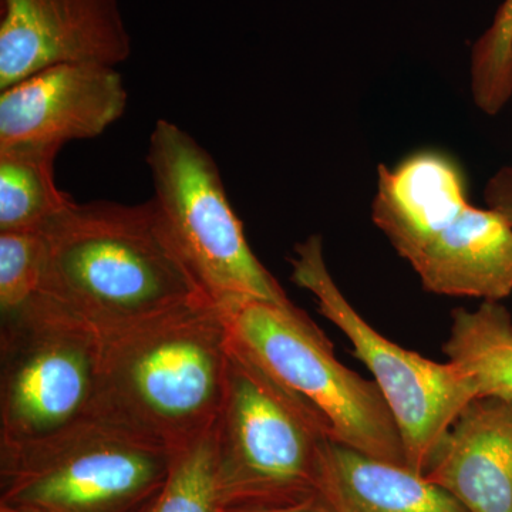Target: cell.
Instances as JSON below:
<instances>
[{
  "label": "cell",
  "instance_id": "cell-16",
  "mask_svg": "<svg viewBox=\"0 0 512 512\" xmlns=\"http://www.w3.org/2000/svg\"><path fill=\"white\" fill-rule=\"evenodd\" d=\"M471 96L478 110L497 116L512 99V0H504L491 25L471 47Z\"/></svg>",
  "mask_w": 512,
  "mask_h": 512
},
{
  "label": "cell",
  "instance_id": "cell-21",
  "mask_svg": "<svg viewBox=\"0 0 512 512\" xmlns=\"http://www.w3.org/2000/svg\"><path fill=\"white\" fill-rule=\"evenodd\" d=\"M0 512H28L15 510V508L6 507V505H0Z\"/></svg>",
  "mask_w": 512,
  "mask_h": 512
},
{
  "label": "cell",
  "instance_id": "cell-15",
  "mask_svg": "<svg viewBox=\"0 0 512 512\" xmlns=\"http://www.w3.org/2000/svg\"><path fill=\"white\" fill-rule=\"evenodd\" d=\"M443 350L468 377L477 397L512 399V318L500 302L457 309ZM476 397V399H477Z\"/></svg>",
  "mask_w": 512,
  "mask_h": 512
},
{
  "label": "cell",
  "instance_id": "cell-2",
  "mask_svg": "<svg viewBox=\"0 0 512 512\" xmlns=\"http://www.w3.org/2000/svg\"><path fill=\"white\" fill-rule=\"evenodd\" d=\"M104 340L92 416L173 451L214 430L232 350L221 306L202 299Z\"/></svg>",
  "mask_w": 512,
  "mask_h": 512
},
{
  "label": "cell",
  "instance_id": "cell-3",
  "mask_svg": "<svg viewBox=\"0 0 512 512\" xmlns=\"http://www.w3.org/2000/svg\"><path fill=\"white\" fill-rule=\"evenodd\" d=\"M372 220L426 291L501 302L512 293V227L468 200L460 165L423 150L377 168Z\"/></svg>",
  "mask_w": 512,
  "mask_h": 512
},
{
  "label": "cell",
  "instance_id": "cell-7",
  "mask_svg": "<svg viewBox=\"0 0 512 512\" xmlns=\"http://www.w3.org/2000/svg\"><path fill=\"white\" fill-rule=\"evenodd\" d=\"M227 312L234 345L318 414L330 440L406 466L399 427L375 380L342 365L302 309L249 301Z\"/></svg>",
  "mask_w": 512,
  "mask_h": 512
},
{
  "label": "cell",
  "instance_id": "cell-19",
  "mask_svg": "<svg viewBox=\"0 0 512 512\" xmlns=\"http://www.w3.org/2000/svg\"><path fill=\"white\" fill-rule=\"evenodd\" d=\"M487 207L503 215L512 227V165L500 168L484 188Z\"/></svg>",
  "mask_w": 512,
  "mask_h": 512
},
{
  "label": "cell",
  "instance_id": "cell-10",
  "mask_svg": "<svg viewBox=\"0 0 512 512\" xmlns=\"http://www.w3.org/2000/svg\"><path fill=\"white\" fill-rule=\"evenodd\" d=\"M0 2V90L56 64L117 67L133 52L119 0Z\"/></svg>",
  "mask_w": 512,
  "mask_h": 512
},
{
  "label": "cell",
  "instance_id": "cell-6",
  "mask_svg": "<svg viewBox=\"0 0 512 512\" xmlns=\"http://www.w3.org/2000/svg\"><path fill=\"white\" fill-rule=\"evenodd\" d=\"M147 165L158 217L212 302L224 311L249 301L295 305L249 247L220 168L191 134L158 120Z\"/></svg>",
  "mask_w": 512,
  "mask_h": 512
},
{
  "label": "cell",
  "instance_id": "cell-14",
  "mask_svg": "<svg viewBox=\"0 0 512 512\" xmlns=\"http://www.w3.org/2000/svg\"><path fill=\"white\" fill-rule=\"evenodd\" d=\"M47 144L0 146V232H45L73 200L59 190Z\"/></svg>",
  "mask_w": 512,
  "mask_h": 512
},
{
  "label": "cell",
  "instance_id": "cell-12",
  "mask_svg": "<svg viewBox=\"0 0 512 512\" xmlns=\"http://www.w3.org/2000/svg\"><path fill=\"white\" fill-rule=\"evenodd\" d=\"M468 512H512V399L461 410L426 473Z\"/></svg>",
  "mask_w": 512,
  "mask_h": 512
},
{
  "label": "cell",
  "instance_id": "cell-9",
  "mask_svg": "<svg viewBox=\"0 0 512 512\" xmlns=\"http://www.w3.org/2000/svg\"><path fill=\"white\" fill-rule=\"evenodd\" d=\"M293 284L311 293L320 315L353 345L382 392L402 436L404 463L426 476L440 444L476 390L454 363H437L397 345L369 325L330 274L323 239L299 242L291 258Z\"/></svg>",
  "mask_w": 512,
  "mask_h": 512
},
{
  "label": "cell",
  "instance_id": "cell-20",
  "mask_svg": "<svg viewBox=\"0 0 512 512\" xmlns=\"http://www.w3.org/2000/svg\"><path fill=\"white\" fill-rule=\"evenodd\" d=\"M231 512H330L319 497L303 501V503L284 505V507L251 508V510H238Z\"/></svg>",
  "mask_w": 512,
  "mask_h": 512
},
{
  "label": "cell",
  "instance_id": "cell-4",
  "mask_svg": "<svg viewBox=\"0 0 512 512\" xmlns=\"http://www.w3.org/2000/svg\"><path fill=\"white\" fill-rule=\"evenodd\" d=\"M222 512L284 507L318 497V414L232 342L227 393L214 430Z\"/></svg>",
  "mask_w": 512,
  "mask_h": 512
},
{
  "label": "cell",
  "instance_id": "cell-13",
  "mask_svg": "<svg viewBox=\"0 0 512 512\" xmlns=\"http://www.w3.org/2000/svg\"><path fill=\"white\" fill-rule=\"evenodd\" d=\"M316 491L330 512H468L426 476L332 440L320 447Z\"/></svg>",
  "mask_w": 512,
  "mask_h": 512
},
{
  "label": "cell",
  "instance_id": "cell-1",
  "mask_svg": "<svg viewBox=\"0 0 512 512\" xmlns=\"http://www.w3.org/2000/svg\"><path fill=\"white\" fill-rule=\"evenodd\" d=\"M43 235L42 295L104 339L210 299L151 200L134 205L73 201Z\"/></svg>",
  "mask_w": 512,
  "mask_h": 512
},
{
  "label": "cell",
  "instance_id": "cell-11",
  "mask_svg": "<svg viewBox=\"0 0 512 512\" xmlns=\"http://www.w3.org/2000/svg\"><path fill=\"white\" fill-rule=\"evenodd\" d=\"M128 94L117 67L62 63L0 90V146L101 136L123 117Z\"/></svg>",
  "mask_w": 512,
  "mask_h": 512
},
{
  "label": "cell",
  "instance_id": "cell-18",
  "mask_svg": "<svg viewBox=\"0 0 512 512\" xmlns=\"http://www.w3.org/2000/svg\"><path fill=\"white\" fill-rule=\"evenodd\" d=\"M46 271L43 232H0V315L18 316L42 295Z\"/></svg>",
  "mask_w": 512,
  "mask_h": 512
},
{
  "label": "cell",
  "instance_id": "cell-5",
  "mask_svg": "<svg viewBox=\"0 0 512 512\" xmlns=\"http://www.w3.org/2000/svg\"><path fill=\"white\" fill-rule=\"evenodd\" d=\"M175 451L100 417L0 446V505L28 512H140L163 488Z\"/></svg>",
  "mask_w": 512,
  "mask_h": 512
},
{
  "label": "cell",
  "instance_id": "cell-17",
  "mask_svg": "<svg viewBox=\"0 0 512 512\" xmlns=\"http://www.w3.org/2000/svg\"><path fill=\"white\" fill-rule=\"evenodd\" d=\"M140 512H222L212 431L175 451L163 488Z\"/></svg>",
  "mask_w": 512,
  "mask_h": 512
},
{
  "label": "cell",
  "instance_id": "cell-8",
  "mask_svg": "<svg viewBox=\"0 0 512 512\" xmlns=\"http://www.w3.org/2000/svg\"><path fill=\"white\" fill-rule=\"evenodd\" d=\"M106 340L40 295L0 328V446L52 436L92 416Z\"/></svg>",
  "mask_w": 512,
  "mask_h": 512
}]
</instances>
